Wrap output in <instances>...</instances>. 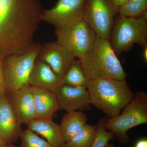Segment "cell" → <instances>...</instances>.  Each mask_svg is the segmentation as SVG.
<instances>
[{"mask_svg": "<svg viewBox=\"0 0 147 147\" xmlns=\"http://www.w3.org/2000/svg\"><path fill=\"white\" fill-rule=\"evenodd\" d=\"M42 10L39 0H0V59L30 47Z\"/></svg>", "mask_w": 147, "mask_h": 147, "instance_id": "6da1fadb", "label": "cell"}, {"mask_svg": "<svg viewBox=\"0 0 147 147\" xmlns=\"http://www.w3.org/2000/svg\"><path fill=\"white\" fill-rule=\"evenodd\" d=\"M87 89L91 105L109 118L118 116L134 96L126 79L89 80Z\"/></svg>", "mask_w": 147, "mask_h": 147, "instance_id": "7a4b0ae2", "label": "cell"}, {"mask_svg": "<svg viewBox=\"0 0 147 147\" xmlns=\"http://www.w3.org/2000/svg\"><path fill=\"white\" fill-rule=\"evenodd\" d=\"M78 60L89 80L126 79L127 74L108 40L96 37L91 47Z\"/></svg>", "mask_w": 147, "mask_h": 147, "instance_id": "3957f363", "label": "cell"}, {"mask_svg": "<svg viewBox=\"0 0 147 147\" xmlns=\"http://www.w3.org/2000/svg\"><path fill=\"white\" fill-rule=\"evenodd\" d=\"M147 123V94L137 92L118 116L105 119L104 126L113 132L122 144L129 142L127 131L138 125Z\"/></svg>", "mask_w": 147, "mask_h": 147, "instance_id": "277c9868", "label": "cell"}, {"mask_svg": "<svg viewBox=\"0 0 147 147\" xmlns=\"http://www.w3.org/2000/svg\"><path fill=\"white\" fill-rule=\"evenodd\" d=\"M109 41L115 53L131 49L134 44L144 47L147 43V12L136 18L119 14L115 21Z\"/></svg>", "mask_w": 147, "mask_h": 147, "instance_id": "5b68a950", "label": "cell"}, {"mask_svg": "<svg viewBox=\"0 0 147 147\" xmlns=\"http://www.w3.org/2000/svg\"><path fill=\"white\" fill-rule=\"evenodd\" d=\"M41 45L33 42L23 53L9 55L3 59V69L7 93L11 95L29 85L30 74L37 59Z\"/></svg>", "mask_w": 147, "mask_h": 147, "instance_id": "8992f818", "label": "cell"}, {"mask_svg": "<svg viewBox=\"0 0 147 147\" xmlns=\"http://www.w3.org/2000/svg\"><path fill=\"white\" fill-rule=\"evenodd\" d=\"M57 42L78 59L91 47L96 38L94 31L84 20L68 26L55 28Z\"/></svg>", "mask_w": 147, "mask_h": 147, "instance_id": "52a82bcc", "label": "cell"}, {"mask_svg": "<svg viewBox=\"0 0 147 147\" xmlns=\"http://www.w3.org/2000/svg\"><path fill=\"white\" fill-rule=\"evenodd\" d=\"M117 13L111 0H86L83 20L96 36L109 40Z\"/></svg>", "mask_w": 147, "mask_h": 147, "instance_id": "ba28073f", "label": "cell"}, {"mask_svg": "<svg viewBox=\"0 0 147 147\" xmlns=\"http://www.w3.org/2000/svg\"><path fill=\"white\" fill-rule=\"evenodd\" d=\"M86 0H58L50 9L42 10L41 19L55 28L68 26L83 19Z\"/></svg>", "mask_w": 147, "mask_h": 147, "instance_id": "9c48e42d", "label": "cell"}, {"mask_svg": "<svg viewBox=\"0 0 147 147\" xmlns=\"http://www.w3.org/2000/svg\"><path fill=\"white\" fill-rule=\"evenodd\" d=\"M38 58L47 63L62 78L76 60L65 47L57 41L46 42L41 45Z\"/></svg>", "mask_w": 147, "mask_h": 147, "instance_id": "30bf717a", "label": "cell"}, {"mask_svg": "<svg viewBox=\"0 0 147 147\" xmlns=\"http://www.w3.org/2000/svg\"><path fill=\"white\" fill-rule=\"evenodd\" d=\"M60 110L82 111L90 108L89 94L86 88L62 85L55 93Z\"/></svg>", "mask_w": 147, "mask_h": 147, "instance_id": "8fae6325", "label": "cell"}, {"mask_svg": "<svg viewBox=\"0 0 147 147\" xmlns=\"http://www.w3.org/2000/svg\"><path fill=\"white\" fill-rule=\"evenodd\" d=\"M23 131L7 95L0 98V138L8 144H13L20 138Z\"/></svg>", "mask_w": 147, "mask_h": 147, "instance_id": "7c38bea8", "label": "cell"}, {"mask_svg": "<svg viewBox=\"0 0 147 147\" xmlns=\"http://www.w3.org/2000/svg\"><path fill=\"white\" fill-rule=\"evenodd\" d=\"M11 104L16 119L21 125L36 119L31 86L22 87L11 95Z\"/></svg>", "mask_w": 147, "mask_h": 147, "instance_id": "4fadbf2b", "label": "cell"}, {"mask_svg": "<svg viewBox=\"0 0 147 147\" xmlns=\"http://www.w3.org/2000/svg\"><path fill=\"white\" fill-rule=\"evenodd\" d=\"M29 85L56 93L62 84V78L47 63L37 58L30 74Z\"/></svg>", "mask_w": 147, "mask_h": 147, "instance_id": "5bb4252c", "label": "cell"}, {"mask_svg": "<svg viewBox=\"0 0 147 147\" xmlns=\"http://www.w3.org/2000/svg\"><path fill=\"white\" fill-rule=\"evenodd\" d=\"M31 86L36 119H53L60 110L56 94L45 89Z\"/></svg>", "mask_w": 147, "mask_h": 147, "instance_id": "9a60e30c", "label": "cell"}, {"mask_svg": "<svg viewBox=\"0 0 147 147\" xmlns=\"http://www.w3.org/2000/svg\"><path fill=\"white\" fill-rule=\"evenodd\" d=\"M28 128L41 136L55 147H66L59 125L53 119H35L27 125Z\"/></svg>", "mask_w": 147, "mask_h": 147, "instance_id": "2e32d148", "label": "cell"}, {"mask_svg": "<svg viewBox=\"0 0 147 147\" xmlns=\"http://www.w3.org/2000/svg\"><path fill=\"white\" fill-rule=\"evenodd\" d=\"M88 120L86 115L81 111L67 112L63 115L59 126L65 143L68 142L87 123Z\"/></svg>", "mask_w": 147, "mask_h": 147, "instance_id": "e0dca14e", "label": "cell"}, {"mask_svg": "<svg viewBox=\"0 0 147 147\" xmlns=\"http://www.w3.org/2000/svg\"><path fill=\"white\" fill-rule=\"evenodd\" d=\"M89 79L87 78L79 60H75L65 76L62 78V85L87 88Z\"/></svg>", "mask_w": 147, "mask_h": 147, "instance_id": "ac0fdd59", "label": "cell"}, {"mask_svg": "<svg viewBox=\"0 0 147 147\" xmlns=\"http://www.w3.org/2000/svg\"><path fill=\"white\" fill-rule=\"evenodd\" d=\"M97 124L85 125L68 142L66 147H90L94 142L97 131Z\"/></svg>", "mask_w": 147, "mask_h": 147, "instance_id": "d6986e66", "label": "cell"}, {"mask_svg": "<svg viewBox=\"0 0 147 147\" xmlns=\"http://www.w3.org/2000/svg\"><path fill=\"white\" fill-rule=\"evenodd\" d=\"M147 0H127L118 9L120 15L128 17H139L147 12Z\"/></svg>", "mask_w": 147, "mask_h": 147, "instance_id": "ffe728a7", "label": "cell"}, {"mask_svg": "<svg viewBox=\"0 0 147 147\" xmlns=\"http://www.w3.org/2000/svg\"><path fill=\"white\" fill-rule=\"evenodd\" d=\"M20 138L21 147H55L28 128L22 131Z\"/></svg>", "mask_w": 147, "mask_h": 147, "instance_id": "44dd1931", "label": "cell"}, {"mask_svg": "<svg viewBox=\"0 0 147 147\" xmlns=\"http://www.w3.org/2000/svg\"><path fill=\"white\" fill-rule=\"evenodd\" d=\"M104 123L105 119L98 121L95 139L90 147H105L109 141L115 137L113 132L105 128Z\"/></svg>", "mask_w": 147, "mask_h": 147, "instance_id": "7402d4cb", "label": "cell"}, {"mask_svg": "<svg viewBox=\"0 0 147 147\" xmlns=\"http://www.w3.org/2000/svg\"><path fill=\"white\" fill-rule=\"evenodd\" d=\"M3 59H0V98L7 95V89L3 69Z\"/></svg>", "mask_w": 147, "mask_h": 147, "instance_id": "603a6c76", "label": "cell"}, {"mask_svg": "<svg viewBox=\"0 0 147 147\" xmlns=\"http://www.w3.org/2000/svg\"><path fill=\"white\" fill-rule=\"evenodd\" d=\"M134 147H147V139L142 138L137 141Z\"/></svg>", "mask_w": 147, "mask_h": 147, "instance_id": "cb8c5ba5", "label": "cell"}, {"mask_svg": "<svg viewBox=\"0 0 147 147\" xmlns=\"http://www.w3.org/2000/svg\"><path fill=\"white\" fill-rule=\"evenodd\" d=\"M112 3L116 8H118L121 6L125 3L127 0H111Z\"/></svg>", "mask_w": 147, "mask_h": 147, "instance_id": "d4e9b609", "label": "cell"}, {"mask_svg": "<svg viewBox=\"0 0 147 147\" xmlns=\"http://www.w3.org/2000/svg\"><path fill=\"white\" fill-rule=\"evenodd\" d=\"M144 47V53H143V57L145 61L147 62V46H145Z\"/></svg>", "mask_w": 147, "mask_h": 147, "instance_id": "484cf974", "label": "cell"}, {"mask_svg": "<svg viewBox=\"0 0 147 147\" xmlns=\"http://www.w3.org/2000/svg\"><path fill=\"white\" fill-rule=\"evenodd\" d=\"M7 144L0 138V147H7Z\"/></svg>", "mask_w": 147, "mask_h": 147, "instance_id": "4316f807", "label": "cell"}, {"mask_svg": "<svg viewBox=\"0 0 147 147\" xmlns=\"http://www.w3.org/2000/svg\"><path fill=\"white\" fill-rule=\"evenodd\" d=\"M105 147H116V146L115 145H113V144L108 143Z\"/></svg>", "mask_w": 147, "mask_h": 147, "instance_id": "83f0119b", "label": "cell"}, {"mask_svg": "<svg viewBox=\"0 0 147 147\" xmlns=\"http://www.w3.org/2000/svg\"><path fill=\"white\" fill-rule=\"evenodd\" d=\"M7 147H18V146H15L13 144H8L7 146Z\"/></svg>", "mask_w": 147, "mask_h": 147, "instance_id": "f1b7e54d", "label": "cell"}]
</instances>
